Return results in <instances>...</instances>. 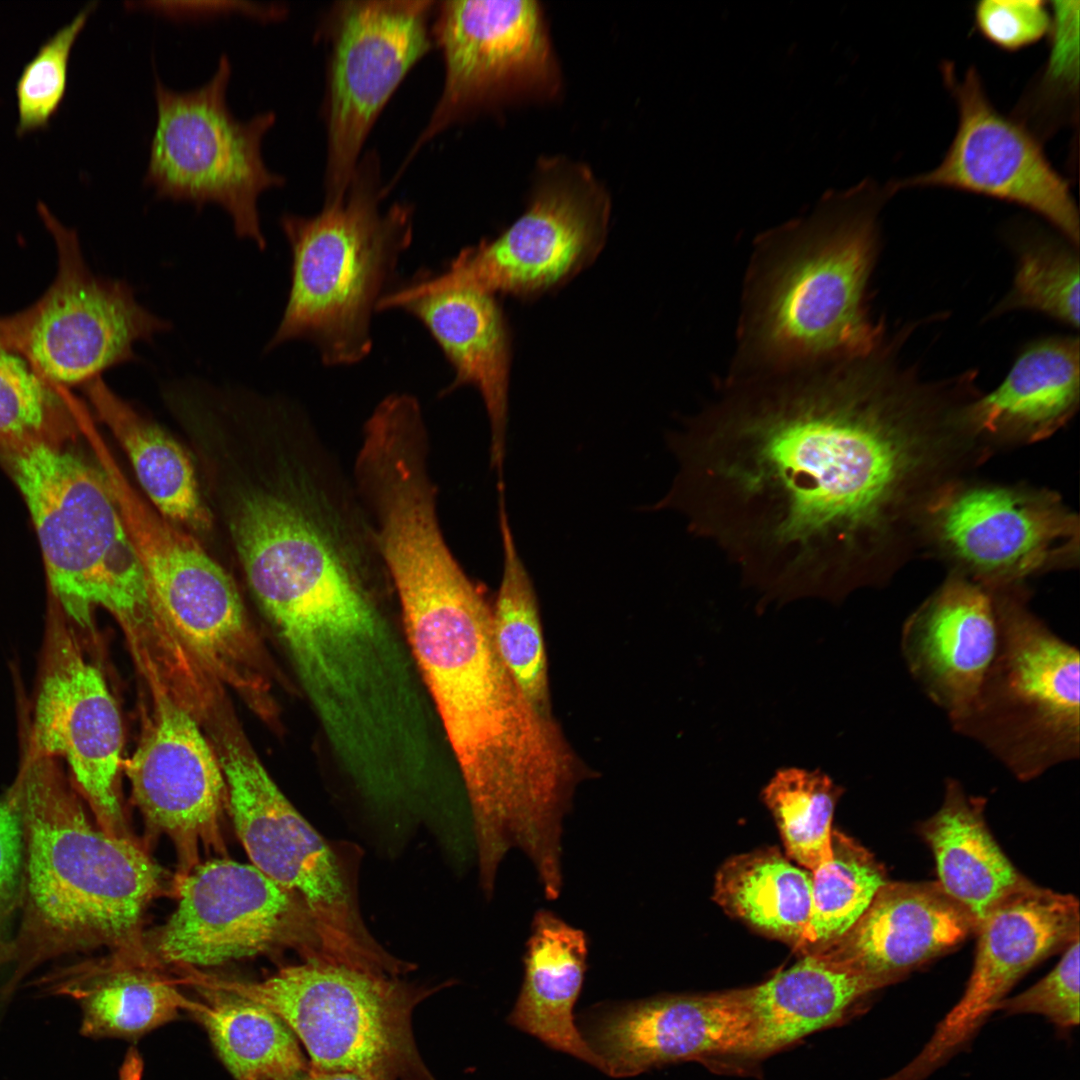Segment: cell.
Returning a JSON list of instances; mask_svg holds the SVG:
<instances>
[{
  "label": "cell",
  "mask_w": 1080,
  "mask_h": 1080,
  "mask_svg": "<svg viewBox=\"0 0 1080 1080\" xmlns=\"http://www.w3.org/2000/svg\"><path fill=\"white\" fill-rule=\"evenodd\" d=\"M875 354L727 378L667 440L678 469L650 510L680 513L761 609L881 584L896 532L934 497L954 422Z\"/></svg>",
  "instance_id": "6da1fadb"
},
{
  "label": "cell",
  "mask_w": 1080,
  "mask_h": 1080,
  "mask_svg": "<svg viewBox=\"0 0 1080 1080\" xmlns=\"http://www.w3.org/2000/svg\"><path fill=\"white\" fill-rule=\"evenodd\" d=\"M398 610L473 816L500 819L552 795L568 778L575 751L507 670L480 586L472 582Z\"/></svg>",
  "instance_id": "7a4b0ae2"
},
{
  "label": "cell",
  "mask_w": 1080,
  "mask_h": 1080,
  "mask_svg": "<svg viewBox=\"0 0 1080 1080\" xmlns=\"http://www.w3.org/2000/svg\"><path fill=\"white\" fill-rule=\"evenodd\" d=\"M892 193L864 180L826 194L805 218L757 240L744 283L734 365L745 378L867 357L880 329L868 317L867 282L877 213Z\"/></svg>",
  "instance_id": "3957f363"
},
{
  "label": "cell",
  "mask_w": 1080,
  "mask_h": 1080,
  "mask_svg": "<svg viewBox=\"0 0 1080 1080\" xmlns=\"http://www.w3.org/2000/svg\"><path fill=\"white\" fill-rule=\"evenodd\" d=\"M11 788L25 830L26 884L0 1003L64 955L107 947L145 958L140 925L162 889L161 867L131 837L93 822L55 758L26 751Z\"/></svg>",
  "instance_id": "277c9868"
},
{
  "label": "cell",
  "mask_w": 1080,
  "mask_h": 1080,
  "mask_svg": "<svg viewBox=\"0 0 1080 1080\" xmlns=\"http://www.w3.org/2000/svg\"><path fill=\"white\" fill-rule=\"evenodd\" d=\"M68 442H0V458L29 509L42 551L49 601L67 620L92 626L107 609L136 660L167 653L176 638L128 535L106 474Z\"/></svg>",
  "instance_id": "5b68a950"
},
{
  "label": "cell",
  "mask_w": 1080,
  "mask_h": 1080,
  "mask_svg": "<svg viewBox=\"0 0 1080 1080\" xmlns=\"http://www.w3.org/2000/svg\"><path fill=\"white\" fill-rule=\"evenodd\" d=\"M314 429L288 489L240 505L234 536L272 626L324 602L395 596L347 473Z\"/></svg>",
  "instance_id": "8992f818"
},
{
  "label": "cell",
  "mask_w": 1080,
  "mask_h": 1080,
  "mask_svg": "<svg viewBox=\"0 0 1080 1080\" xmlns=\"http://www.w3.org/2000/svg\"><path fill=\"white\" fill-rule=\"evenodd\" d=\"M378 159L366 155L343 197L313 216L285 214L292 255L286 306L265 351L305 340L329 367L363 361L373 346L372 316L413 239V208H381Z\"/></svg>",
  "instance_id": "52a82bcc"
},
{
  "label": "cell",
  "mask_w": 1080,
  "mask_h": 1080,
  "mask_svg": "<svg viewBox=\"0 0 1080 1080\" xmlns=\"http://www.w3.org/2000/svg\"><path fill=\"white\" fill-rule=\"evenodd\" d=\"M995 656L952 728L1029 781L1080 754L1079 651L1028 607L1021 585L988 589Z\"/></svg>",
  "instance_id": "ba28073f"
},
{
  "label": "cell",
  "mask_w": 1080,
  "mask_h": 1080,
  "mask_svg": "<svg viewBox=\"0 0 1080 1080\" xmlns=\"http://www.w3.org/2000/svg\"><path fill=\"white\" fill-rule=\"evenodd\" d=\"M200 978L278 1015L305 1046L312 1070L368 1080H436L412 1030L413 1010L432 989L316 960L255 982Z\"/></svg>",
  "instance_id": "9c48e42d"
},
{
  "label": "cell",
  "mask_w": 1080,
  "mask_h": 1080,
  "mask_svg": "<svg viewBox=\"0 0 1080 1080\" xmlns=\"http://www.w3.org/2000/svg\"><path fill=\"white\" fill-rule=\"evenodd\" d=\"M217 756L234 827L252 865L303 903L319 960L372 973L390 971L395 956L368 931L351 873L333 848L240 736L222 733Z\"/></svg>",
  "instance_id": "30bf717a"
},
{
  "label": "cell",
  "mask_w": 1080,
  "mask_h": 1080,
  "mask_svg": "<svg viewBox=\"0 0 1080 1080\" xmlns=\"http://www.w3.org/2000/svg\"><path fill=\"white\" fill-rule=\"evenodd\" d=\"M525 212L498 236L462 249L438 274L390 291L380 311L448 290L470 289L535 299L591 265L606 241L610 203L584 169L543 167Z\"/></svg>",
  "instance_id": "8fae6325"
},
{
  "label": "cell",
  "mask_w": 1080,
  "mask_h": 1080,
  "mask_svg": "<svg viewBox=\"0 0 1080 1080\" xmlns=\"http://www.w3.org/2000/svg\"><path fill=\"white\" fill-rule=\"evenodd\" d=\"M232 66L226 54L212 77L186 91L154 85L157 118L144 184L158 198L216 203L231 217L235 233L266 247L258 211L265 190L284 185L262 156V140L274 125V112L242 120L227 103Z\"/></svg>",
  "instance_id": "7c38bea8"
},
{
  "label": "cell",
  "mask_w": 1080,
  "mask_h": 1080,
  "mask_svg": "<svg viewBox=\"0 0 1080 1080\" xmlns=\"http://www.w3.org/2000/svg\"><path fill=\"white\" fill-rule=\"evenodd\" d=\"M37 209L56 245V276L31 306L0 316V338L55 385L83 386L135 360L134 345L169 323L142 306L127 282L94 274L76 232L43 203Z\"/></svg>",
  "instance_id": "4fadbf2b"
},
{
  "label": "cell",
  "mask_w": 1080,
  "mask_h": 1080,
  "mask_svg": "<svg viewBox=\"0 0 1080 1080\" xmlns=\"http://www.w3.org/2000/svg\"><path fill=\"white\" fill-rule=\"evenodd\" d=\"M434 1H341L325 22L324 201L344 196L382 109L431 48Z\"/></svg>",
  "instance_id": "5bb4252c"
},
{
  "label": "cell",
  "mask_w": 1080,
  "mask_h": 1080,
  "mask_svg": "<svg viewBox=\"0 0 1080 1080\" xmlns=\"http://www.w3.org/2000/svg\"><path fill=\"white\" fill-rule=\"evenodd\" d=\"M178 905L154 940L166 964L209 967L294 947L319 961L303 903L255 866L199 863L177 878Z\"/></svg>",
  "instance_id": "9a60e30c"
},
{
  "label": "cell",
  "mask_w": 1080,
  "mask_h": 1080,
  "mask_svg": "<svg viewBox=\"0 0 1080 1080\" xmlns=\"http://www.w3.org/2000/svg\"><path fill=\"white\" fill-rule=\"evenodd\" d=\"M940 69L957 107L954 138L935 168L889 183L891 193L944 187L1011 202L1046 218L1077 245V206L1069 182L1051 164L1043 143L994 106L974 66L960 77L950 61Z\"/></svg>",
  "instance_id": "2e32d148"
},
{
  "label": "cell",
  "mask_w": 1080,
  "mask_h": 1080,
  "mask_svg": "<svg viewBox=\"0 0 1080 1080\" xmlns=\"http://www.w3.org/2000/svg\"><path fill=\"white\" fill-rule=\"evenodd\" d=\"M27 750L62 757L95 822L130 837L118 797L122 725L100 670L84 656L65 615L49 602Z\"/></svg>",
  "instance_id": "e0dca14e"
},
{
  "label": "cell",
  "mask_w": 1080,
  "mask_h": 1080,
  "mask_svg": "<svg viewBox=\"0 0 1080 1080\" xmlns=\"http://www.w3.org/2000/svg\"><path fill=\"white\" fill-rule=\"evenodd\" d=\"M925 513L938 546L988 589L1020 585L1078 554V520L1048 493L951 487L942 489Z\"/></svg>",
  "instance_id": "ac0fdd59"
},
{
  "label": "cell",
  "mask_w": 1080,
  "mask_h": 1080,
  "mask_svg": "<svg viewBox=\"0 0 1080 1080\" xmlns=\"http://www.w3.org/2000/svg\"><path fill=\"white\" fill-rule=\"evenodd\" d=\"M435 11L432 36L443 54L444 84L412 155L475 109L554 77L537 2L443 1Z\"/></svg>",
  "instance_id": "d6986e66"
},
{
  "label": "cell",
  "mask_w": 1080,
  "mask_h": 1080,
  "mask_svg": "<svg viewBox=\"0 0 1080 1080\" xmlns=\"http://www.w3.org/2000/svg\"><path fill=\"white\" fill-rule=\"evenodd\" d=\"M975 933L976 955L963 995L920 1053L888 1080H925L965 1048L1021 977L1079 937V902L1031 882L997 904Z\"/></svg>",
  "instance_id": "ffe728a7"
},
{
  "label": "cell",
  "mask_w": 1080,
  "mask_h": 1080,
  "mask_svg": "<svg viewBox=\"0 0 1080 1080\" xmlns=\"http://www.w3.org/2000/svg\"><path fill=\"white\" fill-rule=\"evenodd\" d=\"M154 698L152 721L126 768L146 824L175 846L179 878L199 864L201 849L225 851L220 819L227 790L198 720L173 700Z\"/></svg>",
  "instance_id": "44dd1931"
},
{
  "label": "cell",
  "mask_w": 1080,
  "mask_h": 1080,
  "mask_svg": "<svg viewBox=\"0 0 1080 1080\" xmlns=\"http://www.w3.org/2000/svg\"><path fill=\"white\" fill-rule=\"evenodd\" d=\"M587 1023L585 1040L617 1078L704 1056H751L755 1036L746 989L601 1006Z\"/></svg>",
  "instance_id": "7402d4cb"
},
{
  "label": "cell",
  "mask_w": 1080,
  "mask_h": 1080,
  "mask_svg": "<svg viewBox=\"0 0 1080 1080\" xmlns=\"http://www.w3.org/2000/svg\"><path fill=\"white\" fill-rule=\"evenodd\" d=\"M100 462L140 563L175 635L195 646L228 638L245 614L230 576L192 537L145 503L110 453Z\"/></svg>",
  "instance_id": "603a6c76"
},
{
  "label": "cell",
  "mask_w": 1080,
  "mask_h": 1080,
  "mask_svg": "<svg viewBox=\"0 0 1080 1080\" xmlns=\"http://www.w3.org/2000/svg\"><path fill=\"white\" fill-rule=\"evenodd\" d=\"M997 644L992 594L963 575L950 577L907 618L900 639L911 677L949 720L974 699Z\"/></svg>",
  "instance_id": "cb8c5ba5"
},
{
  "label": "cell",
  "mask_w": 1080,
  "mask_h": 1080,
  "mask_svg": "<svg viewBox=\"0 0 1080 1080\" xmlns=\"http://www.w3.org/2000/svg\"><path fill=\"white\" fill-rule=\"evenodd\" d=\"M976 928L974 917L938 881H887L847 932L813 950L887 986L953 949Z\"/></svg>",
  "instance_id": "d4e9b609"
},
{
  "label": "cell",
  "mask_w": 1080,
  "mask_h": 1080,
  "mask_svg": "<svg viewBox=\"0 0 1080 1080\" xmlns=\"http://www.w3.org/2000/svg\"><path fill=\"white\" fill-rule=\"evenodd\" d=\"M402 309L429 331L454 371L440 392L474 387L490 426V466L503 481L508 424L511 337L495 295L470 289L448 290L402 303Z\"/></svg>",
  "instance_id": "484cf974"
},
{
  "label": "cell",
  "mask_w": 1080,
  "mask_h": 1080,
  "mask_svg": "<svg viewBox=\"0 0 1080 1080\" xmlns=\"http://www.w3.org/2000/svg\"><path fill=\"white\" fill-rule=\"evenodd\" d=\"M34 985L48 995L68 996L82 1010L80 1032L92 1038L137 1037L193 1010L176 986L147 959L113 954L101 961L57 967Z\"/></svg>",
  "instance_id": "4316f807"
},
{
  "label": "cell",
  "mask_w": 1080,
  "mask_h": 1080,
  "mask_svg": "<svg viewBox=\"0 0 1080 1080\" xmlns=\"http://www.w3.org/2000/svg\"><path fill=\"white\" fill-rule=\"evenodd\" d=\"M585 933L553 912L533 918L523 958L524 980L508 1022L545 1043L603 1070L602 1061L578 1030L573 1008L586 972Z\"/></svg>",
  "instance_id": "83f0119b"
},
{
  "label": "cell",
  "mask_w": 1080,
  "mask_h": 1080,
  "mask_svg": "<svg viewBox=\"0 0 1080 1080\" xmlns=\"http://www.w3.org/2000/svg\"><path fill=\"white\" fill-rule=\"evenodd\" d=\"M1079 403L1078 338H1050L1027 348L993 392L961 409L976 434L1035 441L1065 424Z\"/></svg>",
  "instance_id": "f1b7e54d"
},
{
  "label": "cell",
  "mask_w": 1080,
  "mask_h": 1080,
  "mask_svg": "<svg viewBox=\"0 0 1080 1080\" xmlns=\"http://www.w3.org/2000/svg\"><path fill=\"white\" fill-rule=\"evenodd\" d=\"M986 799L948 778L939 810L919 834L931 849L943 890L979 922L1009 895L1031 883L1004 854L984 816Z\"/></svg>",
  "instance_id": "f546056e"
},
{
  "label": "cell",
  "mask_w": 1080,
  "mask_h": 1080,
  "mask_svg": "<svg viewBox=\"0 0 1080 1080\" xmlns=\"http://www.w3.org/2000/svg\"><path fill=\"white\" fill-rule=\"evenodd\" d=\"M881 982L818 950L767 982L746 989L754 1018L751 1056H763L841 1021Z\"/></svg>",
  "instance_id": "4dcf8cb0"
},
{
  "label": "cell",
  "mask_w": 1080,
  "mask_h": 1080,
  "mask_svg": "<svg viewBox=\"0 0 1080 1080\" xmlns=\"http://www.w3.org/2000/svg\"><path fill=\"white\" fill-rule=\"evenodd\" d=\"M82 387L98 418L126 451L142 488L160 514L193 528L208 527L209 514L182 447L115 394L101 377Z\"/></svg>",
  "instance_id": "1f68e13d"
},
{
  "label": "cell",
  "mask_w": 1080,
  "mask_h": 1080,
  "mask_svg": "<svg viewBox=\"0 0 1080 1080\" xmlns=\"http://www.w3.org/2000/svg\"><path fill=\"white\" fill-rule=\"evenodd\" d=\"M812 874L777 849L737 855L719 869L714 900L758 931L805 950L811 915Z\"/></svg>",
  "instance_id": "d6a6232c"
},
{
  "label": "cell",
  "mask_w": 1080,
  "mask_h": 1080,
  "mask_svg": "<svg viewBox=\"0 0 1080 1080\" xmlns=\"http://www.w3.org/2000/svg\"><path fill=\"white\" fill-rule=\"evenodd\" d=\"M204 1003L193 1012L236 1080H289L309 1068L287 1024L262 1004L195 980Z\"/></svg>",
  "instance_id": "836d02e7"
},
{
  "label": "cell",
  "mask_w": 1080,
  "mask_h": 1080,
  "mask_svg": "<svg viewBox=\"0 0 1080 1080\" xmlns=\"http://www.w3.org/2000/svg\"><path fill=\"white\" fill-rule=\"evenodd\" d=\"M498 492L503 561L492 607L495 642L503 663L531 707L540 716L555 719L537 593L516 547L506 511L505 489Z\"/></svg>",
  "instance_id": "e575fe53"
},
{
  "label": "cell",
  "mask_w": 1080,
  "mask_h": 1080,
  "mask_svg": "<svg viewBox=\"0 0 1080 1080\" xmlns=\"http://www.w3.org/2000/svg\"><path fill=\"white\" fill-rule=\"evenodd\" d=\"M842 793L821 770L797 767L777 770L762 790L788 856L811 873L832 858V819Z\"/></svg>",
  "instance_id": "d590c367"
},
{
  "label": "cell",
  "mask_w": 1080,
  "mask_h": 1080,
  "mask_svg": "<svg viewBox=\"0 0 1080 1080\" xmlns=\"http://www.w3.org/2000/svg\"><path fill=\"white\" fill-rule=\"evenodd\" d=\"M811 874V915L804 950L807 952L847 932L887 882L886 872L875 857L836 830L832 831L831 860Z\"/></svg>",
  "instance_id": "8d00e7d4"
},
{
  "label": "cell",
  "mask_w": 1080,
  "mask_h": 1080,
  "mask_svg": "<svg viewBox=\"0 0 1080 1080\" xmlns=\"http://www.w3.org/2000/svg\"><path fill=\"white\" fill-rule=\"evenodd\" d=\"M1049 51L1021 95L1012 116L1042 143L1060 128L1078 123L1080 2L1050 1Z\"/></svg>",
  "instance_id": "74e56055"
},
{
  "label": "cell",
  "mask_w": 1080,
  "mask_h": 1080,
  "mask_svg": "<svg viewBox=\"0 0 1080 1080\" xmlns=\"http://www.w3.org/2000/svg\"><path fill=\"white\" fill-rule=\"evenodd\" d=\"M65 390L0 338V442L72 440L80 410Z\"/></svg>",
  "instance_id": "f35d334b"
},
{
  "label": "cell",
  "mask_w": 1080,
  "mask_h": 1080,
  "mask_svg": "<svg viewBox=\"0 0 1080 1080\" xmlns=\"http://www.w3.org/2000/svg\"><path fill=\"white\" fill-rule=\"evenodd\" d=\"M1004 309L1031 308L1075 328L1079 325V260L1054 240L1022 244L1014 285Z\"/></svg>",
  "instance_id": "ab89813d"
},
{
  "label": "cell",
  "mask_w": 1080,
  "mask_h": 1080,
  "mask_svg": "<svg viewBox=\"0 0 1080 1080\" xmlns=\"http://www.w3.org/2000/svg\"><path fill=\"white\" fill-rule=\"evenodd\" d=\"M95 7L96 2L87 4L24 66L16 84L19 136L46 127L57 111L66 90L72 47Z\"/></svg>",
  "instance_id": "60d3db41"
},
{
  "label": "cell",
  "mask_w": 1080,
  "mask_h": 1080,
  "mask_svg": "<svg viewBox=\"0 0 1080 1080\" xmlns=\"http://www.w3.org/2000/svg\"><path fill=\"white\" fill-rule=\"evenodd\" d=\"M26 884V837L16 796H0V967L10 965Z\"/></svg>",
  "instance_id": "b9f144b4"
},
{
  "label": "cell",
  "mask_w": 1080,
  "mask_h": 1080,
  "mask_svg": "<svg viewBox=\"0 0 1080 1080\" xmlns=\"http://www.w3.org/2000/svg\"><path fill=\"white\" fill-rule=\"evenodd\" d=\"M997 1010L1007 1015L1038 1014L1066 1029L1079 1024V937L1064 950L1058 964L1027 990L1004 998Z\"/></svg>",
  "instance_id": "7bdbcfd3"
},
{
  "label": "cell",
  "mask_w": 1080,
  "mask_h": 1080,
  "mask_svg": "<svg viewBox=\"0 0 1080 1080\" xmlns=\"http://www.w3.org/2000/svg\"><path fill=\"white\" fill-rule=\"evenodd\" d=\"M974 24L994 46L1017 51L1049 34L1051 10L1043 0H981L974 5Z\"/></svg>",
  "instance_id": "ee69618b"
},
{
  "label": "cell",
  "mask_w": 1080,
  "mask_h": 1080,
  "mask_svg": "<svg viewBox=\"0 0 1080 1080\" xmlns=\"http://www.w3.org/2000/svg\"><path fill=\"white\" fill-rule=\"evenodd\" d=\"M129 8L150 10L174 19L209 18L241 13L267 21L281 19L287 8L276 3L250 1H127Z\"/></svg>",
  "instance_id": "f6af8a7d"
},
{
  "label": "cell",
  "mask_w": 1080,
  "mask_h": 1080,
  "mask_svg": "<svg viewBox=\"0 0 1080 1080\" xmlns=\"http://www.w3.org/2000/svg\"><path fill=\"white\" fill-rule=\"evenodd\" d=\"M289 1080H368L353 1073L343 1072H319L310 1067Z\"/></svg>",
  "instance_id": "bcb514c9"
}]
</instances>
